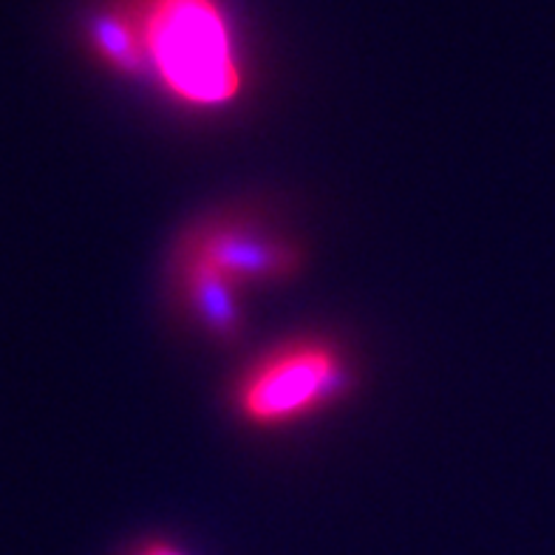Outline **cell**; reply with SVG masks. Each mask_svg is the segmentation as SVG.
<instances>
[{
    "label": "cell",
    "mask_w": 555,
    "mask_h": 555,
    "mask_svg": "<svg viewBox=\"0 0 555 555\" xmlns=\"http://www.w3.org/2000/svg\"><path fill=\"white\" fill-rule=\"evenodd\" d=\"M184 256L207 261L235 284L289 278L300 263L298 253L289 244L235 224L202 227L184 247Z\"/></svg>",
    "instance_id": "3"
},
{
    "label": "cell",
    "mask_w": 555,
    "mask_h": 555,
    "mask_svg": "<svg viewBox=\"0 0 555 555\" xmlns=\"http://www.w3.org/2000/svg\"><path fill=\"white\" fill-rule=\"evenodd\" d=\"M349 388L344 358L332 346L300 340L272 351L235 386V409L253 425L278 428L332 405Z\"/></svg>",
    "instance_id": "2"
},
{
    "label": "cell",
    "mask_w": 555,
    "mask_h": 555,
    "mask_svg": "<svg viewBox=\"0 0 555 555\" xmlns=\"http://www.w3.org/2000/svg\"><path fill=\"white\" fill-rule=\"evenodd\" d=\"M137 21L147 66L179 103L221 108L242 94V63L219 0H142Z\"/></svg>",
    "instance_id": "1"
},
{
    "label": "cell",
    "mask_w": 555,
    "mask_h": 555,
    "mask_svg": "<svg viewBox=\"0 0 555 555\" xmlns=\"http://www.w3.org/2000/svg\"><path fill=\"white\" fill-rule=\"evenodd\" d=\"M235 281L210 267L207 261H198L193 256H184L182 263V289L188 307L193 314L202 318L207 330L221 337H235L242 318H238V304H235Z\"/></svg>",
    "instance_id": "4"
},
{
    "label": "cell",
    "mask_w": 555,
    "mask_h": 555,
    "mask_svg": "<svg viewBox=\"0 0 555 555\" xmlns=\"http://www.w3.org/2000/svg\"><path fill=\"white\" fill-rule=\"evenodd\" d=\"M133 555H188V553L170 547L168 541H151V544H142Z\"/></svg>",
    "instance_id": "6"
},
{
    "label": "cell",
    "mask_w": 555,
    "mask_h": 555,
    "mask_svg": "<svg viewBox=\"0 0 555 555\" xmlns=\"http://www.w3.org/2000/svg\"><path fill=\"white\" fill-rule=\"evenodd\" d=\"M88 49L114 72L133 74L147 66L133 9H108L88 21Z\"/></svg>",
    "instance_id": "5"
}]
</instances>
